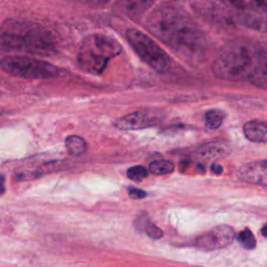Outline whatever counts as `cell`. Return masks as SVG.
<instances>
[{
  "instance_id": "obj_19",
  "label": "cell",
  "mask_w": 267,
  "mask_h": 267,
  "mask_svg": "<svg viewBox=\"0 0 267 267\" xmlns=\"http://www.w3.org/2000/svg\"><path fill=\"white\" fill-rule=\"evenodd\" d=\"M127 175L130 180H132L134 182H141L142 180H144L145 177H147L148 171L145 167L141 166V165H137V166L131 167L128 170Z\"/></svg>"
},
{
  "instance_id": "obj_13",
  "label": "cell",
  "mask_w": 267,
  "mask_h": 267,
  "mask_svg": "<svg viewBox=\"0 0 267 267\" xmlns=\"http://www.w3.org/2000/svg\"><path fill=\"white\" fill-rule=\"evenodd\" d=\"M243 134L247 140L256 143H267V122L251 120L244 123Z\"/></svg>"
},
{
  "instance_id": "obj_20",
  "label": "cell",
  "mask_w": 267,
  "mask_h": 267,
  "mask_svg": "<svg viewBox=\"0 0 267 267\" xmlns=\"http://www.w3.org/2000/svg\"><path fill=\"white\" fill-rule=\"evenodd\" d=\"M144 232L151 239H160L163 237V231L149 221L144 225Z\"/></svg>"
},
{
  "instance_id": "obj_1",
  "label": "cell",
  "mask_w": 267,
  "mask_h": 267,
  "mask_svg": "<svg viewBox=\"0 0 267 267\" xmlns=\"http://www.w3.org/2000/svg\"><path fill=\"white\" fill-rule=\"evenodd\" d=\"M146 28L157 39L183 57L192 58L205 49V34L189 13L175 4H163L147 17Z\"/></svg>"
},
{
  "instance_id": "obj_22",
  "label": "cell",
  "mask_w": 267,
  "mask_h": 267,
  "mask_svg": "<svg viewBox=\"0 0 267 267\" xmlns=\"http://www.w3.org/2000/svg\"><path fill=\"white\" fill-rule=\"evenodd\" d=\"M85 2L92 6H103L111 2V0H85Z\"/></svg>"
},
{
  "instance_id": "obj_15",
  "label": "cell",
  "mask_w": 267,
  "mask_h": 267,
  "mask_svg": "<svg viewBox=\"0 0 267 267\" xmlns=\"http://www.w3.org/2000/svg\"><path fill=\"white\" fill-rule=\"evenodd\" d=\"M225 118V113L218 109H212L205 114L206 127L210 130L218 129Z\"/></svg>"
},
{
  "instance_id": "obj_16",
  "label": "cell",
  "mask_w": 267,
  "mask_h": 267,
  "mask_svg": "<svg viewBox=\"0 0 267 267\" xmlns=\"http://www.w3.org/2000/svg\"><path fill=\"white\" fill-rule=\"evenodd\" d=\"M174 170V164L166 160H156L149 164V171L155 175L171 173Z\"/></svg>"
},
{
  "instance_id": "obj_12",
  "label": "cell",
  "mask_w": 267,
  "mask_h": 267,
  "mask_svg": "<svg viewBox=\"0 0 267 267\" xmlns=\"http://www.w3.org/2000/svg\"><path fill=\"white\" fill-rule=\"evenodd\" d=\"M231 152V145L225 141H213L203 145L198 150V156L205 161L214 162L226 157Z\"/></svg>"
},
{
  "instance_id": "obj_3",
  "label": "cell",
  "mask_w": 267,
  "mask_h": 267,
  "mask_svg": "<svg viewBox=\"0 0 267 267\" xmlns=\"http://www.w3.org/2000/svg\"><path fill=\"white\" fill-rule=\"evenodd\" d=\"M0 46L4 51L49 56L56 51V40L51 32L40 24L7 19L2 24Z\"/></svg>"
},
{
  "instance_id": "obj_23",
  "label": "cell",
  "mask_w": 267,
  "mask_h": 267,
  "mask_svg": "<svg viewBox=\"0 0 267 267\" xmlns=\"http://www.w3.org/2000/svg\"><path fill=\"white\" fill-rule=\"evenodd\" d=\"M211 171L214 174H221L223 171V168L221 165H219L217 163H213L211 165Z\"/></svg>"
},
{
  "instance_id": "obj_8",
  "label": "cell",
  "mask_w": 267,
  "mask_h": 267,
  "mask_svg": "<svg viewBox=\"0 0 267 267\" xmlns=\"http://www.w3.org/2000/svg\"><path fill=\"white\" fill-rule=\"evenodd\" d=\"M234 238V228L226 224H220L198 237L195 245L204 251H214L230 245Z\"/></svg>"
},
{
  "instance_id": "obj_4",
  "label": "cell",
  "mask_w": 267,
  "mask_h": 267,
  "mask_svg": "<svg viewBox=\"0 0 267 267\" xmlns=\"http://www.w3.org/2000/svg\"><path fill=\"white\" fill-rule=\"evenodd\" d=\"M122 52L121 44L109 34L92 33L83 40L78 53V65L86 73L100 75L109 63Z\"/></svg>"
},
{
  "instance_id": "obj_10",
  "label": "cell",
  "mask_w": 267,
  "mask_h": 267,
  "mask_svg": "<svg viewBox=\"0 0 267 267\" xmlns=\"http://www.w3.org/2000/svg\"><path fill=\"white\" fill-rule=\"evenodd\" d=\"M157 119L145 112H134L116 120L115 127L120 131H138L152 127Z\"/></svg>"
},
{
  "instance_id": "obj_21",
  "label": "cell",
  "mask_w": 267,
  "mask_h": 267,
  "mask_svg": "<svg viewBox=\"0 0 267 267\" xmlns=\"http://www.w3.org/2000/svg\"><path fill=\"white\" fill-rule=\"evenodd\" d=\"M129 194H130V197L134 200H142V199L146 198L145 191L138 189V188H134V187L129 188Z\"/></svg>"
},
{
  "instance_id": "obj_24",
  "label": "cell",
  "mask_w": 267,
  "mask_h": 267,
  "mask_svg": "<svg viewBox=\"0 0 267 267\" xmlns=\"http://www.w3.org/2000/svg\"><path fill=\"white\" fill-rule=\"evenodd\" d=\"M261 233H262V235H263L264 237H267V223L262 227Z\"/></svg>"
},
{
  "instance_id": "obj_7",
  "label": "cell",
  "mask_w": 267,
  "mask_h": 267,
  "mask_svg": "<svg viewBox=\"0 0 267 267\" xmlns=\"http://www.w3.org/2000/svg\"><path fill=\"white\" fill-rule=\"evenodd\" d=\"M222 3L235 22L267 32V0H222Z\"/></svg>"
},
{
  "instance_id": "obj_18",
  "label": "cell",
  "mask_w": 267,
  "mask_h": 267,
  "mask_svg": "<svg viewBox=\"0 0 267 267\" xmlns=\"http://www.w3.org/2000/svg\"><path fill=\"white\" fill-rule=\"evenodd\" d=\"M252 84L265 89L267 90V58L259 68V70L255 73V75L250 81Z\"/></svg>"
},
{
  "instance_id": "obj_11",
  "label": "cell",
  "mask_w": 267,
  "mask_h": 267,
  "mask_svg": "<svg viewBox=\"0 0 267 267\" xmlns=\"http://www.w3.org/2000/svg\"><path fill=\"white\" fill-rule=\"evenodd\" d=\"M157 0H118L115 5L117 12L131 20H137L150 10Z\"/></svg>"
},
{
  "instance_id": "obj_17",
  "label": "cell",
  "mask_w": 267,
  "mask_h": 267,
  "mask_svg": "<svg viewBox=\"0 0 267 267\" xmlns=\"http://www.w3.org/2000/svg\"><path fill=\"white\" fill-rule=\"evenodd\" d=\"M237 240L246 250H254L257 245L256 238L250 228H244L242 232H240L237 235Z\"/></svg>"
},
{
  "instance_id": "obj_5",
  "label": "cell",
  "mask_w": 267,
  "mask_h": 267,
  "mask_svg": "<svg viewBox=\"0 0 267 267\" xmlns=\"http://www.w3.org/2000/svg\"><path fill=\"white\" fill-rule=\"evenodd\" d=\"M0 64L5 72L24 80L44 81L58 78L61 74L60 68L56 65L28 56H7L3 58Z\"/></svg>"
},
{
  "instance_id": "obj_6",
  "label": "cell",
  "mask_w": 267,
  "mask_h": 267,
  "mask_svg": "<svg viewBox=\"0 0 267 267\" xmlns=\"http://www.w3.org/2000/svg\"><path fill=\"white\" fill-rule=\"evenodd\" d=\"M129 44L137 56L159 73H167L172 67L171 58L149 35L137 28L127 30Z\"/></svg>"
},
{
  "instance_id": "obj_9",
  "label": "cell",
  "mask_w": 267,
  "mask_h": 267,
  "mask_svg": "<svg viewBox=\"0 0 267 267\" xmlns=\"http://www.w3.org/2000/svg\"><path fill=\"white\" fill-rule=\"evenodd\" d=\"M237 176L242 182L267 187V160L242 165L237 170Z\"/></svg>"
},
{
  "instance_id": "obj_14",
  "label": "cell",
  "mask_w": 267,
  "mask_h": 267,
  "mask_svg": "<svg viewBox=\"0 0 267 267\" xmlns=\"http://www.w3.org/2000/svg\"><path fill=\"white\" fill-rule=\"evenodd\" d=\"M65 144L68 152L73 156H80L87 149V143L85 139L75 135L69 136L65 141Z\"/></svg>"
},
{
  "instance_id": "obj_2",
  "label": "cell",
  "mask_w": 267,
  "mask_h": 267,
  "mask_svg": "<svg viewBox=\"0 0 267 267\" xmlns=\"http://www.w3.org/2000/svg\"><path fill=\"white\" fill-rule=\"evenodd\" d=\"M267 50L259 42L238 38L224 44L213 62V72L223 81L250 82L259 70Z\"/></svg>"
}]
</instances>
